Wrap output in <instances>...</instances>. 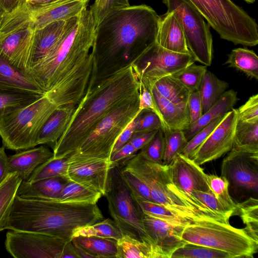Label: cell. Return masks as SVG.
Instances as JSON below:
<instances>
[{"label":"cell","mask_w":258,"mask_h":258,"mask_svg":"<svg viewBox=\"0 0 258 258\" xmlns=\"http://www.w3.org/2000/svg\"><path fill=\"white\" fill-rule=\"evenodd\" d=\"M95 24L90 9L67 20L64 31L49 53L29 73L58 107L77 106L95 78Z\"/></svg>","instance_id":"1"},{"label":"cell","mask_w":258,"mask_h":258,"mask_svg":"<svg viewBox=\"0 0 258 258\" xmlns=\"http://www.w3.org/2000/svg\"><path fill=\"white\" fill-rule=\"evenodd\" d=\"M136 59L114 71L94 86V79L92 80L66 131L53 149V157L64 156L77 150L101 119L139 96Z\"/></svg>","instance_id":"2"},{"label":"cell","mask_w":258,"mask_h":258,"mask_svg":"<svg viewBox=\"0 0 258 258\" xmlns=\"http://www.w3.org/2000/svg\"><path fill=\"white\" fill-rule=\"evenodd\" d=\"M160 21V16L145 5H130L109 13L95 28L97 64L137 58L156 42Z\"/></svg>","instance_id":"3"},{"label":"cell","mask_w":258,"mask_h":258,"mask_svg":"<svg viewBox=\"0 0 258 258\" xmlns=\"http://www.w3.org/2000/svg\"><path fill=\"white\" fill-rule=\"evenodd\" d=\"M103 219L96 204L27 199L16 196L7 229L44 233L68 242L77 228Z\"/></svg>","instance_id":"4"},{"label":"cell","mask_w":258,"mask_h":258,"mask_svg":"<svg viewBox=\"0 0 258 258\" xmlns=\"http://www.w3.org/2000/svg\"><path fill=\"white\" fill-rule=\"evenodd\" d=\"M119 166L130 171L146 184L154 202L188 218L229 223L225 218L202 207L178 190L171 179L168 166L152 162L140 152Z\"/></svg>","instance_id":"5"},{"label":"cell","mask_w":258,"mask_h":258,"mask_svg":"<svg viewBox=\"0 0 258 258\" xmlns=\"http://www.w3.org/2000/svg\"><path fill=\"white\" fill-rule=\"evenodd\" d=\"M224 40L234 44H258L255 20L231 0H187Z\"/></svg>","instance_id":"6"},{"label":"cell","mask_w":258,"mask_h":258,"mask_svg":"<svg viewBox=\"0 0 258 258\" xmlns=\"http://www.w3.org/2000/svg\"><path fill=\"white\" fill-rule=\"evenodd\" d=\"M57 107L44 96L0 118V137L5 149L19 151L36 146L42 127Z\"/></svg>","instance_id":"7"},{"label":"cell","mask_w":258,"mask_h":258,"mask_svg":"<svg viewBox=\"0 0 258 258\" xmlns=\"http://www.w3.org/2000/svg\"><path fill=\"white\" fill-rule=\"evenodd\" d=\"M187 243L222 250L234 257H253L258 251V242L249 236L244 228L229 223L203 219L185 226L181 235Z\"/></svg>","instance_id":"8"},{"label":"cell","mask_w":258,"mask_h":258,"mask_svg":"<svg viewBox=\"0 0 258 258\" xmlns=\"http://www.w3.org/2000/svg\"><path fill=\"white\" fill-rule=\"evenodd\" d=\"M104 196L108 202L110 215L122 236L153 243L144 226V214L122 179L117 166L112 165L109 168Z\"/></svg>","instance_id":"9"},{"label":"cell","mask_w":258,"mask_h":258,"mask_svg":"<svg viewBox=\"0 0 258 258\" xmlns=\"http://www.w3.org/2000/svg\"><path fill=\"white\" fill-rule=\"evenodd\" d=\"M141 111L139 96L101 119L76 151L84 155L109 159L118 137Z\"/></svg>","instance_id":"10"},{"label":"cell","mask_w":258,"mask_h":258,"mask_svg":"<svg viewBox=\"0 0 258 258\" xmlns=\"http://www.w3.org/2000/svg\"><path fill=\"white\" fill-rule=\"evenodd\" d=\"M167 12L174 13L183 30L187 48L197 61L210 66L213 58V39L209 25L187 0H162Z\"/></svg>","instance_id":"11"},{"label":"cell","mask_w":258,"mask_h":258,"mask_svg":"<svg viewBox=\"0 0 258 258\" xmlns=\"http://www.w3.org/2000/svg\"><path fill=\"white\" fill-rule=\"evenodd\" d=\"M221 176L228 181L232 198L234 197L239 200L250 197L257 199L258 152L232 147L223 160Z\"/></svg>","instance_id":"12"},{"label":"cell","mask_w":258,"mask_h":258,"mask_svg":"<svg viewBox=\"0 0 258 258\" xmlns=\"http://www.w3.org/2000/svg\"><path fill=\"white\" fill-rule=\"evenodd\" d=\"M195 61L190 53L173 52L156 42L136 59L135 63L140 81L148 88L156 80L173 75Z\"/></svg>","instance_id":"13"},{"label":"cell","mask_w":258,"mask_h":258,"mask_svg":"<svg viewBox=\"0 0 258 258\" xmlns=\"http://www.w3.org/2000/svg\"><path fill=\"white\" fill-rule=\"evenodd\" d=\"M67 242L49 234L11 230L6 234L5 245L15 258H62Z\"/></svg>","instance_id":"14"},{"label":"cell","mask_w":258,"mask_h":258,"mask_svg":"<svg viewBox=\"0 0 258 258\" xmlns=\"http://www.w3.org/2000/svg\"><path fill=\"white\" fill-rule=\"evenodd\" d=\"M35 28L30 23L17 26L0 25V57L29 75Z\"/></svg>","instance_id":"15"},{"label":"cell","mask_w":258,"mask_h":258,"mask_svg":"<svg viewBox=\"0 0 258 258\" xmlns=\"http://www.w3.org/2000/svg\"><path fill=\"white\" fill-rule=\"evenodd\" d=\"M89 0H55L46 4L32 6L27 3L11 13L19 20L30 23L35 29L51 23L67 20L79 15L87 8Z\"/></svg>","instance_id":"16"},{"label":"cell","mask_w":258,"mask_h":258,"mask_svg":"<svg viewBox=\"0 0 258 258\" xmlns=\"http://www.w3.org/2000/svg\"><path fill=\"white\" fill-rule=\"evenodd\" d=\"M237 109L226 113L205 141L188 158L201 165L220 158L229 152L233 145Z\"/></svg>","instance_id":"17"},{"label":"cell","mask_w":258,"mask_h":258,"mask_svg":"<svg viewBox=\"0 0 258 258\" xmlns=\"http://www.w3.org/2000/svg\"><path fill=\"white\" fill-rule=\"evenodd\" d=\"M111 166L108 159L88 156L75 151L70 156L68 178L104 196Z\"/></svg>","instance_id":"18"},{"label":"cell","mask_w":258,"mask_h":258,"mask_svg":"<svg viewBox=\"0 0 258 258\" xmlns=\"http://www.w3.org/2000/svg\"><path fill=\"white\" fill-rule=\"evenodd\" d=\"M168 168L171 179L177 189L202 207L209 210L192 196L195 190L211 191L207 181V174L200 165L178 154L168 165Z\"/></svg>","instance_id":"19"},{"label":"cell","mask_w":258,"mask_h":258,"mask_svg":"<svg viewBox=\"0 0 258 258\" xmlns=\"http://www.w3.org/2000/svg\"><path fill=\"white\" fill-rule=\"evenodd\" d=\"M143 222L148 236L160 249L164 258H170L174 250L187 244L181 238L185 227L174 225L145 214Z\"/></svg>","instance_id":"20"},{"label":"cell","mask_w":258,"mask_h":258,"mask_svg":"<svg viewBox=\"0 0 258 258\" xmlns=\"http://www.w3.org/2000/svg\"><path fill=\"white\" fill-rule=\"evenodd\" d=\"M53 156V152L44 146L22 150L9 157V173L16 172L26 181L38 166Z\"/></svg>","instance_id":"21"},{"label":"cell","mask_w":258,"mask_h":258,"mask_svg":"<svg viewBox=\"0 0 258 258\" xmlns=\"http://www.w3.org/2000/svg\"><path fill=\"white\" fill-rule=\"evenodd\" d=\"M156 42L163 48L173 52L190 53L181 26L172 12H167L160 17Z\"/></svg>","instance_id":"22"},{"label":"cell","mask_w":258,"mask_h":258,"mask_svg":"<svg viewBox=\"0 0 258 258\" xmlns=\"http://www.w3.org/2000/svg\"><path fill=\"white\" fill-rule=\"evenodd\" d=\"M152 95L162 123V129L185 131L189 126L188 108L177 106L162 96L153 86L148 88Z\"/></svg>","instance_id":"23"},{"label":"cell","mask_w":258,"mask_h":258,"mask_svg":"<svg viewBox=\"0 0 258 258\" xmlns=\"http://www.w3.org/2000/svg\"><path fill=\"white\" fill-rule=\"evenodd\" d=\"M69 181L61 176L45 178L33 182L22 180L16 196L27 199L56 200Z\"/></svg>","instance_id":"24"},{"label":"cell","mask_w":258,"mask_h":258,"mask_svg":"<svg viewBox=\"0 0 258 258\" xmlns=\"http://www.w3.org/2000/svg\"><path fill=\"white\" fill-rule=\"evenodd\" d=\"M77 106L58 107L40 130L37 139V145H47L53 150L66 131Z\"/></svg>","instance_id":"25"},{"label":"cell","mask_w":258,"mask_h":258,"mask_svg":"<svg viewBox=\"0 0 258 258\" xmlns=\"http://www.w3.org/2000/svg\"><path fill=\"white\" fill-rule=\"evenodd\" d=\"M66 22L67 20L57 21L35 29L30 70L56 44L64 31Z\"/></svg>","instance_id":"26"},{"label":"cell","mask_w":258,"mask_h":258,"mask_svg":"<svg viewBox=\"0 0 258 258\" xmlns=\"http://www.w3.org/2000/svg\"><path fill=\"white\" fill-rule=\"evenodd\" d=\"M237 100V93L235 91L233 90L225 91L210 109L184 131L186 140L188 141L210 122L231 110Z\"/></svg>","instance_id":"27"},{"label":"cell","mask_w":258,"mask_h":258,"mask_svg":"<svg viewBox=\"0 0 258 258\" xmlns=\"http://www.w3.org/2000/svg\"><path fill=\"white\" fill-rule=\"evenodd\" d=\"M0 87L29 91L45 96L32 78L0 57Z\"/></svg>","instance_id":"28"},{"label":"cell","mask_w":258,"mask_h":258,"mask_svg":"<svg viewBox=\"0 0 258 258\" xmlns=\"http://www.w3.org/2000/svg\"><path fill=\"white\" fill-rule=\"evenodd\" d=\"M117 258H164L162 251L154 243L127 235L117 240Z\"/></svg>","instance_id":"29"},{"label":"cell","mask_w":258,"mask_h":258,"mask_svg":"<svg viewBox=\"0 0 258 258\" xmlns=\"http://www.w3.org/2000/svg\"><path fill=\"white\" fill-rule=\"evenodd\" d=\"M22 181L16 172H10L0 183V232L7 229L18 187Z\"/></svg>","instance_id":"30"},{"label":"cell","mask_w":258,"mask_h":258,"mask_svg":"<svg viewBox=\"0 0 258 258\" xmlns=\"http://www.w3.org/2000/svg\"><path fill=\"white\" fill-rule=\"evenodd\" d=\"M134 198L144 214L162 220L170 224L185 227L199 220L184 216L154 202L139 197Z\"/></svg>","instance_id":"31"},{"label":"cell","mask_w":258,"mask_h":258,"mask_svg":"<svg viewBox=\"0 0 258 258\" xmlns=\"http://www.w3.org/2000/svg\"><path fill=\"white\" fill-rule=\"evenodd\" d=\"M151 86H154L162 96L173 104L183 108H187V101L190 92L172 75L163 77L155 81Z\"/></svg>","instance_id":"32"},{"label":"cell","mask_w":258,"mask_h":258,"mask_svg":"<svg viewBox=\"0 0 258 258\" xmlns=\"http://www.w3.org/2000/svg\"><path fill=\"white\" fill-rule=\"evenodd\" d=\"M86 251L96 258L116 257L117 240L97 236H78L72 239Z\"/></svg>","instance_id":"33"},{"label":"cell","mask_w":258,"mask_h":258,"mask_svg":"<svg viewBox=\"0 0 258 258\" xmlns=\"http://www.w3.org/2000/svg\"><path fill=\"white\" fill-rule=\"evenodd\" d=\"M43 96L29 91L0 87V118Z\"/></svg>","instance_id":"34"},{"label":"cell","mask_w":258,"mask_h":258,"mask_svg":"<svg viewBox=\"0 0 258 258\" xmlns=\"http://www.w3.org/2000/svg\"><path fill=\"white\" fill-rule=\"evenodd\" d=\"M228 84L207 70L199 89L202 104L203 114L210 109L226 91Z\"/></svg>","instance_id":"35"},{"label":"cell","mask_w":258,"mask_h":258,"mask_svg":"<svg viewBox=\"0 0 258 258\" xmlns=\"http://www.w3.org/2000/svg\"><path fill=\"white\" fill-rule=\"evenodd\" d=\"M232 147L246 152H258V121L237 120Z\"/></svg>","instance_id":"36"},{"label":"cell","mask_w":258,"mask_h":258,"mask_svg":"<svg viewBox=\"0 0 258 258\" xmlns=\"http://www.w3.org/2000/svg\"><path fill=\"white\" fill-rule=\"evenodd\" d=\"M102 194L96 190L72 181H68L63 187L57 199L61 202L96 204Z\"/></svg>","instance_id":"37"},{"label":"cell","mask_w":258,"mask_h":258,"mask_svg":"<svg viewBox=\"0 0 258 258\" xmlns=\"http://www.w3.org/2000/svg\"><path fill=\"white\" fill-rule=\"evenodd\" d=\"M225 63L250 78L258 79V57L252 50L246 48L233 49Z\"/></svg>","instance_id":"38"},{"label":"cell","mask_w":258,"mask_h":258,"mask_svg":"<svg viewBox=\"0 0 258 258\" xmlns=\"http://www.w3.org/2000/svg\"><path fill=\"white\" fill-rule=\"evenodd\" d=\"M72 153L62 157H52L38 166L26 181L33 182L45 178L59 176L68 179V169Z\"/></svg>","instance_id":"39"},{"label":"cell","mask_w":258,"mask_h":258,"mask_svg":"<svg viewBox=\"0 0 258 258\" xmlns=\"http://www.w3.org/2000/svg\"><path fill=\"white\" fill-rule=\"evenodd\" d=\"M234 215L241 218L246 226L244 229L247 234L258 242V199L250 197L236 203Z\"/></svg>","instance_id":"40"},{"label":"cell","mask_w":258,"mask_h":258,"mask_svg":"<svg viewBox=\"0 0 258 258\" xmlns=\"http://www.w3.org/2000/svg\"><path fill=\"white\" fill-rule=\"evenodd\" d=\"M78 236H97L116 240L122 236L114 221L110 218L77 228L74 231L73 237Z\"/></svg>","instance_id":"41"},{"label":"cell","mask_w":258,"mask_h":258,"mask_svg":"<svg viewBox=\"0 0 258 258\" xmlns=\"http://www.w3.org/2000/svg\"><path fill=\"white\" fill-rule=\"evenodd\" d=\"M164 136L165 148L162 164L169 165L177 154H180L186 145L183 131L162 129Z\"/></svg>","instance_id":"42"},{"label":"cell","mask_w":258,"mask_h":258,"mask_svg":"<svg viewBox=\"0 0 258 258\" xmlns=\"http://www.w3.org/2000/svg\"><path fill=\"white\" fill-rule=\"evenodd\" d=\"M170 258H232L228 253L202 245L187 243L171 254Z\"/></svg>","instance_id":"43"},{"label":"cell","mask_w":258,"mask_h":258,"mask_svg":"<svg viewBox=\"0 0 258 258\" xmlns=\"http://www.w3.org/2000/svg\"><path fill=\"white\" fill-rule=\"evenodd\" d=\"M207 70L205 66L192 63L171 75L192 92L199 90Z\"/></svg>","instance_id":"44"},{"label":"cell","mask_w":258,"mask_h":258,"mask_svg":"<svg viewBox=\"0 0 258 258\" xmlns=\"http://www.w3.org/2000/svg\"><path fill=\"white\" fill-rule=\"evenodd\" d=\"M207 178L213 195L224 206L233 212V216L236 203L229 194L227 180L214 174H207Z\"/></svg>","instance_id":"45"},{"label":"cell","mask_w":258,"mask_h":258,"mask_svg":"<svg viewBox=\"0 0 258 258\" xmlns=\"http://www.w3.org/2000/svg\"><path fill=\"white\" fill-rule=\"evenodd\" d=\"M164 148V134L162 130L160 129L149 142L140 150V153L148 160L162 164Z\"/></svg>","instance_id":"46"},{"label":"cell","mask_w":258,"mask_h":258,"mask_svg":"<svg viewBox=\"0 0 258 258\" xmlns=\"http://www.w3.org/2000/svg\"><path fill=\"white\" fill-rule=\"evenodd\" d=\"M117 166L122 179L134 197L154 202L149 188L141 179L123 167Z\"/></svg>","instance_id":"47"},{"label":"cell","mask_w":258,"mask_h":258,"mask_svg":"<svg viewBox=\"0 0 258 258\" xmlns=\"http://www.w3.org/2000/svg\"><path fill=\"white\" fill-rule=\"evenodd\" d=\"M192 196L212 212L229 220L233 216V212L224 206L213 195L212 191L195 190Z\"/></svg>","instance_id":"48"},{"label":"cell","mask_w":258,"mask_h":258,"mask_svg":"<svg viewBox=\"0 0 258 258\" xmlns=\"http://www.w3.org/2000/svg\"><path fill=\"white\" fill-rule=\"evenodd\" d=\"M128 6V0H95L89 9L93 14L96 27L112 11Z\"/></svg>","instance_id":"49"},{"label":"cell","mask_w":258,"mask_h":258,"mask_svg":"<svg viewBox=\"0 0 258 258\" xmlns=\"http://www.w3.org/2000/svg\"><path fill=\"white\" fill-rule=\"evenodd\" d=\"M136 119L135 133L159 130L163 126L160 118L152 110H142L136 117Z\"/></svg>","instance_id":"50"},{"label":"cell","mask_w":258,"mask_h":258,"mask_svg":"<svg viewBox=\"0 0 258 258\" xmlns=\"http://www.w3.org/2000/svg\"><path fill=\"white\" fill-rule=\"evenodd\" d=\"M224 115L213 120L199 131L187 142L186 145L180 154L186 157L189 158L219 123Z\"/></svg>","instance_id":"51"},{"label":"cell","mask_w":258,"mask_h":258,"mask_svg":"<svg viewBox=\"0 0 258 258\" xmlns=\"http://www.w3.org/2000/svg\"><path fill=\"white\" fill-rule=\"evenodd\" d=\"M237 120L258 121V94L253 95L237 109Z\"/></svg>","instance_id":"52"},{"label":"cell","mask_w":258,"mask_h":258,"mask_svg":"<svg viewBox=\"0 0 258 258\" xmlns=\"http://www.w3.org/2000/svg\"><path fill=\"white\" fill-rule=\"evenodd\" d=\"M189 123H194L203 114L202 104L199 90L190 92L187 101Z\"/></svg>","instance_id":"53"},{"label":"cell","mask_w":258,"mask_h":258,"mask_svg":"<svg viewBox=\"0 0 258 258\" xmlns=\"http://www.w3.org/2000/svg\"><path fill=\"white\" fill-rule=\"evenodd\" d=\"M137 152L131 143L127 142L111 154L109 158L111 165L118 166L122 164L136 155Z\"/></svg>","instance_id":"54"},{"label":"cell","mask_w":258,"mask_h":258,"mask_svg":"<svg viewBox=\"0 0 258 258\" xmlns=\"http://www.w3.org/2000/svg\"><path fill=\"white\" fill-rule=\"evenodd\" d=\"M143 109L152 110L156 112L159 116L151 92L143 83L140 82L139 90V110H142Z\"/></svg>","instance_id":"55"},{"label":"cell","mask_w":258,"mask_h":258,"mask_svg":"<svg viewBox=\"0 0 258 258\" xmlns=\"http://www.w3.org/2000/svg\"><path fill=\"white\" fill-rule=\"evenodd\" d=\"M136 117L127 125V126L124 128V130L121 132L120 135L118 137L112 148L111 154L118 150L124 145L128 142L132 138V136L135 133L136 128Z\"/></svg>","instance_id":"56"},{"label":"cell","mask_w":258,"mask_h":258,"mask_svg":"<svg viewBox=\"0 0 258 258\" xmlns=\"http://www.w3.org/2000/svg\"><path fill=\"white\" fill-rule=\"evenodd\" d=\"M158 131L135 133L129 142L138 151L149 142Z\"/></svg>","instance_id":"57"},{"label":"cell","mask_w":258,"mask_h":258,"mask_svg":"<svg viewBox=\"0 0 258 258\" xmlns=\"http://www.w3.org/2000/svg\"><path fill=\"white\" fill-rule=\"evenodd\" d=\"M9 173V157L5 152V148L3 146L0 147V183Z\"/></svg>","instance_id":"58"},{"label":"cell","mask_w":258,"mask_h":258,"mask_svg":"<svg viewBox=\"0 0 258 258\" xmlns=\"http://www.w3.org/2000/svg\"><path fill=\"white\" fill-rule=\"evenodd\" d=\"M20 0H0V12L7 14L11 12L20 5Z\"/></svg>","instance_id":"59"},{"label":"cell","mask_w":258,"mask_h":258,"mask_svg":"<svg viewBox=\"0 0 258 258\" xmlns=\"http://www.w3.org/2000/svg\"><path fill=\"white\" fill-rule=\"evenodd\" d=\"M67 257L79 258V256L75 249L72 240L67 243L62 255V258Z\"/></svg>","instance_id":"60"},{"label":"cell","mask_w":258,"mask_h":258,"mask_svg":"<svg viewBox=\"0 0 258 258\" xmlns=\"http://www.w3.org/2000/svg\"><path fill=\"white\" fill-rule=\"evenodd\" d=\"M55 0H26L25 3L32 6L46 4Z\"/></svg>","instance_id":"61"},{"label":"cell","mask_w":258,"mask_h":258,"mask_svg":"<svg viewBox=\"0 0 258 258\" xmlns=\"http://www.w3.org/2000/svg\"><path fill=\"white\" fill-rule=\"evenodd\" d=\"M248 4H252L255 2V0H244Z\"/></svg>","instance_id":"62"},{"label":"cell","mask_w":258,"mask_h":258,"mask_svg":"<svg viewBox=\"0 0 258 258\" xmlns=\"http://www.w3.org/2000/svg\"><path fill=\"white\" fill-rule=\"evenodd\" d=\"M25 2H26V0H20L19 6L24 4V3H25Z\"/></svg>","instance_id":"63"},{"label":"cell","mask_w":258,"mask_h":258,"mask_svg":"<svg viewBox=\"0 0 258 258\" xmlns=\"http://www.w3.org/2000/svg\"><path fill=\"white\" fill-rule=\"evenodd\" d=\"M1 14H2V13H1V12H0V16H1Z\"/></svg>","instance_id":"64"}]
</instances>
